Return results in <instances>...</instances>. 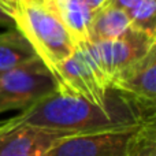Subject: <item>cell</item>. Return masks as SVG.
<instances>
[{"label": "cell", "instance_id": "6da1fadb", "mask_svg": "<svg viewBox=\"0 0 156 156\" xmlns=\"http://www.w3.org/2000/svg\"><path fill=\"white\" fill-rule=\"evenodd\" d=\"M14 119L71 137L137 127L156 119V112L147 111L115 89H108L103 103H94L59 88Z\"/></svg>", "mask_w": 156, "mask_h": 156}, {"label": "cell", "instance_id": "7a4b0ae2", "mask_svg": "<svg viewBox=\"0 0 156 156\" xmlns=\"http://www.w3.org/2000/svg\"><path fill=\"white\" fill-rule=\"evenodd\" d=\"M12 19L15 27L30 43L36 55L55 76L58 66L73 55L76 43L58 16L52 2H23Z\"/></svg>", "mask_w": 156, "mask_h": 156}, {"label": "cell", "instance_id": "3957f363", "mask_svg": "<svg viewBox=\"0 0 156 156\" xmlns=\"http://www.w3.org/2000/svg\"><path fill=\"white\" fill-rule=\"evenodd\" d=\"M59 89L56 77L40 58L0 76V114L30 108Z\"/></svg>", "mask_w": 156, "mask_h": 156}, {"label": "cell", "instance_id": "277c9868", "mask_svg": "<svg viewBox=\"0 0 156 156\" xmlns=\"http://www.w3.org/2000/svg\"><path fill=\"white\" fill-rule=\"evenodd\" d=\"M59 88L70 90L94 103H103L108 93V80L90 41L76 45L73 55L56 69Z\"/></svg>", "mask_w": 156, "mask_h": 156}, {"label": "cell", "instance_id": "5b68a950", "mask_svg": "<svg viewBox=\"0 0 156 156\" xmlns=\"http://www.w3.org/2000/svg\"><path fill=\"white\" fill-rule=\"evenodd\" d=\"M92 44L96 49L110 88L111 81L119 73L143 59L149 49L154 48L156 45V37L130 27L129 32L118 40Z\"/></svg>", "mask_w": 156, "mask_h": 156}, {"label": "cell", "instance_id": "8992f818", "mask_svg": "<svg viewBox=\"0 0 156 156\" xmlns=\"http://www.w3.org/2000/svg\"><path fill=\"white\" fill-rule=\"evenodd\" d=\"M70 137L15 121L0 123V156H45L58 140Z\"/></svg>", "mask_w": 156, "mask_h": 156}, {"label": "cell", "instance_id": "52a82bcc", "mask_svg": "<svg viewBox=\"0 0 156 156\" xmlns=\"http://www.w3.org/2000/svg\"><path fill=\"white\" fill-rule=\"evenodd\" d=\"M134 129L60 138L45 156H127V143Z\"/></svg>", "mask_w": 156, "mask_h": 156}, {"label": "cell", "instance_id": "ba28073f", "mask_svg": "<svg viewBox=\"0 0 156 156\" xmlns=\"http://www.w3.org/2000/svg\"><path fill=\"white\" fill-rule=\"evenodd\" d=\"M108 89L121 92L147 111L156 112V45L114 78Z\"/></svg>", "mask_w": 156, "mask_h": 156}, {"label": "cell", "instance_id": "9c48e42d", "mask_svg": "<svg viewBox=\"0 0 156 156\" xmlns=\"http://www.w3.org/2000/svg\"><path fill=\"white\" fill-rule=\"evenodd\" d=\"M51 2L58 16L71 34L76 45L89 41V27L93 18V12L88 7L86 0H51Z\"/></svg>", "mask_w": 156, "mask_h": 156}, {"label": "cell", "instance_id": "30bf717a", "mask_svg": "<svg viewBox=\"0 0 156 156\" xmlns=\"http://www.w3.org/2000/svg\"><path fill=\"white\" fill-rule=\"evenodd\" d=\"M130 27V19L125 11L110 5H103L93 14L89 27V41L100 43L118 40L129 32Z\"/></svg>", "mask_w": 156, "mask_h": 156}, {"label": "cell", "instance_id": "8fae6325", "mask_svg": "<svg viewBox=\"0 0 156 156\" xmlns=\"http://www.w3.org/2000/svg\"><path fill=\"white\" fill-rule=\"evenodd\" d=\"M38 58L16 27L0 33V76Z\"/></svg>", "mask_w": 156, "mask_h": 156}, {"label": "cell", "instance_id": "7c38bea8", "mask_svg": "<svg viewBox=\"0 0 156 156\" xmlns=\"http://www.w3.org/2000/svg\"><path fill=\"white\" fill-rule=\"evenodd\" d=\"M127 156H156V119L143 122L133 130Z\"/></svg>", "mask_w": 156, "mask_h": 156}, {"label": "cell", "instance_id": "4fadbf2b", "mask_svg": "<svg viewBox=\"0 0 156 156\" xmlns=\"http://www.w3.org/2000/svg\"><path fill=\"white\" fill-rule=\"evenodd\" d=\"M126 14L133 29L156 37V0H140Z\"/></svg>", "mask_w": 156, "mask_h": 156}, {"label": "cell", "instance_id": "5bb4252c", "mask_svg": "<svg viewBox=\"0 0 156 156\" xmlns=\"http://www.w3.org/2000/svg\"><path fill=\"white\" fill-rule=\"evenodd\" d=\"M23 2L25 0H0V7L12 18L19 11V8L23 4Z\"/></svg>", "mask_w": 156, "mask_h": 156}, {"label": "cell", "instance_id": "9a60e30c", "mask_svg": "<svg viewBox=\"0 0 156 156\" xmlns=\"http://www.w3.org/2000/svg\"><path fill=\"white\" fill-rule=\"evenodd\" d=\"M138 2H140V0H107V3H105L104 5L115 7V8H118V10H122V11H125V12H127V11L134 7Z\"/></svg>", "mask_w": 156, "mask_h": 156}, {"label": "cell", "instance_id": "2e32d148", "mask_svg": "<svg viewBox=\"0 0 156 156\" xmlns=\"http://www.w3.org/2000/svg\"><path fill=\"white\" fill-rule=\"evenodd\" d=\"M0 26H4L7 29H11V27H15V22L14 19L0 7Z\"/></svg>", "mask_w": 156, "mask_h": 156}, {"label": "cell", "instance_id": "e0dca14e", "mask_svg": "<svg viewBox=\"0 0 156 156\" xmlns=\"http://www.w3.org/2000/svg\"><path fill=\"white\" fill-rule=\"evenodd\" d=\"M86 3H88V7L90 8V11L94 14L107 3V0H86Z\"/></svg>", "mask_w": 156, "mask_h": 156}, {"label": "cell", "instance_id": "ac0fdd59", "mask_svg": "<svg viewBox=\"0 0 156 156\" xmlns=\"http://www.w3.org/2000/svg\"><path fill=\"white\" fill-rule=\"evenodd\" d=\"M25 2H32V0H25Z\"/></svg>", "mask_w": 156, "mask_h": 156}]
</instances>
